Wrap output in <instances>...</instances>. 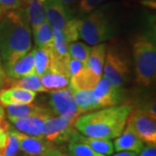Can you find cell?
<instances>
[{"label":"cell","mask_w":156,"mask_h":156,"mask_svg":"<svg viewBox=\"0 0 156 156\" xmlns=\"http://www.w3.org/2000/svg\"><path fill=\"white\" fill-rule=\"evenodd\" d=\"M31 50V32L24 8L6 11L0 19V55L3 65Z\"/></svg>","instance_id":"cell-1"},{"label":"cell","mask_w":156,"mask_h":156,"mask_svg":"<svg viewBox=\"0 0 156 156\" xmlns=\"http://www.w3.org/2000/svg\"><path fill=\"white\" fill-rule=\"evenodd\" d=\"M131 103L107 107L80 115L75 128L82 134L93 138L112 140L122 133L133 109Z\"/></svg>","instance_id":"cell-2"},{"label":"cell","mask_w":156,"mask_h":156,"mask_svg":"<svg viewBox=\"0 0 156 156\" xmlns=\"http://www.w3.org/2000/svg\"><path fill=\"white\" fill-rule=\"evenodd\" d=\"M150 25L135 36L133 42V57L136 83L143 87L154 83L156 77L155 24Z\"/></svg>","instance_id":"cell-3"},{"label":"cell","mask_w":156,"mask_h":156,"mask_svg":"<svg viewBox=\"0 0 156 156\" xmlns=\"http://www.w3.org/2000/svg\"><path fill=\"white\" fill-rule=\"evenodd\" d=\"M116 33L115 23L104 8L94 10L89 16L81 19L80 38L90 45L104 43Z\"/></svg>","instance_id":"cell-4"},{"label":"cell","mask_w":156,"mask_h":156,"mask_svg":"<svg viewBox=\"0 0 156 156\" xmlns=\"http://www.w3.org/2000/svg\"><path fill=\"white\" fill-rule=\"evenodd\" d=\"M102 72L103 76L113 85L122 87L128 80L130 73L127 58L117 49L109 47L106 51Z\"/></svg>","instance_id":"cell-5"},{"label":"cell","mask_w":156,"mask_h":156,"mask_svg":"<svg viewBox=\"0 0 156 156\" xmlns=\"http://www.w3.org/2000/svg\"><path fill=\"white\" fill-rule=\"evenodd\" d=\"M155 120L141 109L133 107V109L128 117L126 127L147 145H155Z\"/></svg>","instance_id":"cell-6"},{"label":"cell","mask_w":156,"mask_h":156,"mask_svg":"<svg viewBox=\"0 0 156 156\" xmlns=\"http://www.w3.org/2000/svg\"><path fill=\"white\" fill-rule=\"evenodd\" d=\"M75 122V120L68 119L66 117L54 116L52 115L46 122L44 137L53 145H61L69 142L76 131Z\"/></svg>","instance_id":"cell-7"},{"label":"cell","mask_w":156,"mask_h":156,"mask_svg":"<svg viewBox=\"0 0 156 156\" xmlns=\"http://www.w3.org/2000/svg\"><path fill=\"white\" fill-rule=\"evenodd\" d=\"M50 106L51 112L56 114V115L75 121L81 115L74 99L73 90L69 86L50 91Z\"/></svg>","instance_id":"cell-8"},{"label":"cell","mask_w":156,"mask_h":156,"mask_svg":"<svg viewBox=\"0 0 156 156\" xmlns=\"http://www.w3.org/2000/svg\"><path fill=\"white\" fill-rule=\"evenodd\" d=\"M93 95L102 108L115 106L122 103L124 96L122 87L115 86L101 76L98 83L92 90Z\"/></svg>","instance_id":"cell-9"},{"label":"cell","mask_w":156,"mask_h":156,"mask_svg":"<svg viewBox=\"0 0 156 156\" xmlns=\"http://www.w3.org/2000/svg\"><path fill=\"white\" fill-rule=\"evenodd\" d=\"M51 115L52 114H44L21 118H10L9 121L13 128L23 134L44 137L45 125Z\"/></svg>","instance_id":"cell-10"},{"label":"cell","mask_w":156,"mask_h":156,"mask_svg":"<svg viewBox=\"0 0 156 156\" xmlns=\"http://www.w3.org/2000/svg\"><path fill=\"white\" fill-rule=\"evenodd\" d=\"M44 6L46 19L52 28L62 29L73 18V11L69 4L62 0H45Z\"/></svg>","instance_id":"cell-11"},{"label":"cell","mask_w":156,"mask_h":156,"mask_svg":"<svg viewBox=\"0 0 156 156\" xmlns=\"http://www.w3.org/2000/svg\"><path fill=\"white\" fill-rule=\"evenodd\" d=\"M3 66L6 76L9 79H17L35 74L33 52L30 50L24 56L5 63Z\"/></svg>","instance_id":"cell-12"},{"label":"cell","mask_w":156,"mask_h":156,"mask_svg":"<svg viewBox=\"0 0 156 156\" xmlns=\"http://www.w3.org/2000/svg\"><path fill=\"white\" fill-rule=\"evenodd\" d=\"M19 148L23 153L28 154L29 156H39L44 153L47 149L53 147L51 142L45 139L44 137L30 136L28 134H23L16 130Z\"/></svg>","instance_id":"cell-13"},{"label":"cell","mask_w":156,"mask_h":156,"mask_svg":"<svg viewBox=\"0 0 156 156\" xmlns=\"http://www.w3.org/2000/svg\"><path fill=\"white\" fill-rule=\"evenodd\" d=\"M37 96V93L21 89L18 87H10L0 89V104L2 106L18 105L31 103Z\"/></svg>","instance_id":"cell-14"},{"label":"cell","mask_w":156,"mask_h":156,"mask_svg":"<svg viewBox=\"0 0 156 156\" xmlns=\"http://www.w3.org/2000/svg\"><path fill=\"white\" fill-rule=\"evenodd\" d=\"M101 76L96 75L86 65L77 73L70 76L69 87L73 90H93L101 79Z\"/></svg>","instance_id":"cell-15"},{"label":"cell","mask_w":156,"mask_h":156,"mask_svg":"<svg viewBox=\"0 0 156 156\" xmlns=\"http://www.w3.org/2000/svg\"><path fill=\"white\" fill-rule=\"evenodd\" d=\"M114 149L116 152L120 151H131L139 154L144 147V142L135 135L127 127H125L122 133L117 136L114 142Z\"/></svg>","instance_id":"cell-16"},{"label":"cell","mask_w":156,"mask_h":156,"mask_svg":"<svg viewBox=\"0 0 156 156\" xmlns=\"http://www.w3.org/2000/svg\"><path fill=\"white\" fill-rule=\"evenodd\" d=\"M45 0H27L23 1L25 5V12L29 23L32 29L47 21L45 14Z\"/></svg>","instance_id":"cell-17"},{"label":"cell","mask_w":156,"mask_h":156,"mask_svg":"<svg viewBox=\"0 0 156 156\" xmlns=\"http://www.w3.org/2000/svg\"><path fill=\"white\" fill-rule=\"evenodd\" d=\"M5 108V113L8 116V119L38 115L44 114H52V112L50 109L36 104H32V102L25 103V104H18V105H10V106H6Z\"/></svg>","instance_id":"cell-18"},{"label":"cell","mask_w":156,"mask_h":156,"mask_svg":"<svg viewBox=\"0 0 156 156\" xmlns=\"http://www.w3.org/2000/svg\"><path fill=\"white\" fill-rule=\"evenodd\" d=\"M72 137L76 138L78 140L83 142L85 144L90 147L92 149L101 154L103 155H111L114 154L115 149H114V145L113 142H111L110 140L106 139H99V138H93V137H89L82 134L77 130L74 133Z\"/></svg>","instance_id":"cell-19"},{"label":"cell","mask_w":156,"mask_h":156,"mask_svg":"<svg viewBox=\"0 0 156 156\" xmlns=\"http://www.w3.org/2000/svg\"><path fill=\"white\" fill-rule=\"evenodd\" d=\"M73 95L81 115L103 108L94 97L92 90H73Z\"/></svg>","instance_id":"cell-20"},{"label":"cell","mask_w":156,"mask_h":156,"mask_svg":"<svg viewBox=\"0 0 156 156\" xmlns=\"http://www.w3.org/2000/svg\"><path fill=\"white\" fill-rule=\"evenodd\" d=\"M107 45L104 43H101L98 44L94 45L89 53V58L86 63V66L91 69L96 75H102V69L106 56Z\"/></svg>","instance_id":"cell-21"},{"label":"cell","mask_w":156,"mask_h":156,"mask_svg":"<svg viewBox=\"0 0 156 156\" xmlns=\"http://www.w3.org/2000/svg\"><path fill=\"white\" fill-rule=\"evenodd\" d=\"M32 30L36 47L43 48L50 51L53 46L54 37L53 28L48 21L37 26L36 28L32 29Z\"/></svg>","instance_id":"cell-22"},{"label":"cell","mask_w":156,"mask_h":156,"mask_svg":"<svg viewBox=\"0 0 156 156\" xmlns=\"http://www.w3.org/2000/svg\"><path fill=\"white\" fill-rule=\"evenodd\" d=\"M7 83L10 84L11 87H18L23 89L30 90L33 92H47V89L43 86L41 78L36 73L32 75H29L17 79H9Z\"/></svg>","instance_id":"cell-23"},{"label":"cell","mask_w":156,"mask_h":156,"mask_svg":"<svg viewBox=\"0 0 156 156\" xmlns=\"http://www.w3.org/2000/svg\"><path fill=\"white\" fill-rule=\"evenodd\" d=\"M40 78L43 86L47 89V91L61 89L69 86L70 78L58 73L52 72L50 70L44 73L43 76H40Z\"/></svg>","instance_id":"cell-24"},{"label":"cell","mask_w":156,"mask_h":156,"mask_svg":"<svg viewBox=\"0 0 156 156\" xmlns=\"http://www.w3.org/2000/svg\"><path fill=\"white\" fill-rule=\"evenodd\" d=\"M35 73L41 76L50 69V51L43 48L36 47L32 50Z\"/></svg>","instance_id":"cell-25"},{"label":"cell","mask_w":156,"mask_h":156,"mask_svg":"<svg viewBox=\"0 0 156 156\" xmlns=\"http://www.w3.org/2000/svg\"><path fill=\"white\" fill-rule=\"evenodd\" d=\"M68 150L69 156H106L94 151L90 147L74 137L69 141Z\"/></svg>","instance_id":"cell-26"},{"label":"cell","mask_w":156,"mask_h":156,"mask_svg":"<svg viewBox=\"0 0 156 156\" xmlns=\"http://www.w3.org/2000/svg\"><path fill=\"white\" fill-rule=\"evenodd\" d=\"M91 48L82 42H72L68 44V52L71 58L79 60L86 65Z\"/></svg>","instance_id":"cell-27"},{"label":"cell","mask_w":156,"mask_h":156,"mask_svg":"<svg viewBox=\"0 0 156 156\" xmlns=\"http://www.w3.org/2000/svg\"><path fill=\"white\" fill-rule=\"evenodd\" d=\"M80 28H81V19L71 18L69 20L62 28L63 37L67 44L76 42L80 38Z\"/></svg>","instance_id":"cell-28"},{"label":"cell","mask_w":156,"mask_h":156,"mask_svg":"<svg viewBox=\"0 0 156 156\" xmlns=\"http://www.w3.org/2000/svg\"><path fill=\"white\" fill-rule=\"evenodd\" d=\"M105 1L107 0H81L79 3V11L82 13H89Z\"/></svg>","instance_id":"cell-29"},{"label":"cell","mask_w":156,"mask_h":156,"mask_svg":"<svg viewBox=\"0 0 156 156\" xmlns=\"http://www.w3.org/2000/svg\"><path fill=\"white\" fill-rule=\"evenodd\" d=\"M0 7L4 13L23 7L22 0H0Z\"/></svg>","instance_id":"cell-30"},{"label":"cell","mask_w":156,"mask_h":156,"mask_svg":"<svg viewBox=\"0 0 156 156\" xmlns=\"http://www.w3.org/2000/svg\"><path fill=\"white\" fill-rule=\"evenodd\" d=\"M85 66V64L83 63L82 62H80L79 60L74 59L70 57V61H69V73H70V76L75 75L76 73H77L80 69H82Z\"/></svg>","instance_id":"cell-31"},{"label":"cell","mask_w":156,"mask_h":156,"mask_svg":"<svg viewBox=\"0 0 156 156\" xmlns=\"http://www.w3.org/2000/svg\"><path fill=\"white\" fill-rule=\"evenodd\" d=\"M139 156H156L155 145H147L140 151Z\"/></svg>","instance_id":"cell-32"},{"label":"cell","mask_w":156,"mask_h":156,"mask_svg":"<svg viewBox=\"0 0 156 156\" xmlns=\"http://www.w3.org/2000/svg\"><path fill=\"white\" fill-rule=\"evenodd\" d=\"M39 156H67L65 155L60 149L56 148L55 146L50 147L49 149L45 151L44 153H43L41 155Z\"/></svg>","instance_id":"cell-33"},{"label":"cell","mask_w":156,"mask_h":156,"mask_svg":"<svg viewBox=\"0 0 156 156\" xmlns=\"http://www.w3.org/2000/svg\"><path fill=\"white\" fill-rule=\"evenodd\" d=\"M7 81H8V77L6 76L5 72L3 62H2V58L0 55V85L4 86L5 84H7Z\"/></svg>","instance_id":"cell-34"},{"label":"cell","mask_w":156,"mask_h":156,"mask_svg":"<svg viewBox=\"0 0 156 156\" xmlns=\"http://www.w3.org/2000/svg\"><path fill=\"white\" fill-rule=\"evenodd\" d=\"M113 156H136V154L131 151H120Z\"/></svg>","instance_id":"cell-35"},{"label":"cell","mask_w":156,"mask_h":156,"mask_svg":"<svg viewBox=\"0 0 156 156\" xmlns=\"http://www.w3.org/2000/svg\"><path fill=\"white\" fill-rule=\"evenodd\" d=\"M5 118V109L4 106H2L0 104V122L2 121H4Z\"/></svg>","instance_id":"cell-36"},{"label":"cell","mask_w":156,"mask_h":156,"mask_svg":"<svg viewBox=\"0 0 156 156\" xmlns=\"http://www.w3.org/2000/svg\"><path fill=\"white\" fill-rule=\"evenodd\" d=\"M146 5H149L153 7V5L155 6V0H142Z\"/></svg>","instance_id":"cell-37"},{"label":"cell","mask_w":156,"mask_h":156,"mask_svg":"<svg viewBox=\"0 0 156 156\" xmlns=\"http://www.w3.org/2000/svg\"><path fill=\"white\" fill-rule=\"evenodd\" d=\"M63 2H65V3H67V4H69V3H72L74 1H76V0H62Z\"/></svg>","instance_id":"cell-38"},{"label":"cell","mask_w":156,"mask_h":156,"mask_svg":"<svg viewBox=\"0 0 156 156\" xmlns=\"http://www.w3.org/2000/svg\"><path fill=\"white\" fill-rule=\"evenodd\" d=\"M15 156H29L28 154H24V153H23V154H16Z\"/></svg>","instance_id":"cell-39"},{"label":"cell","mask_w":156,"mask_h":156,"mask_svg":"<svg viewBox=\"0 0 156 156\" xmlns=\"http://www.w3.org/2000/svg\"><path fill=\"white\" fill-rule=\"evenodd\" d=\"M3 15H4V11H3V10L0 7V19H1V17H3Z\"/></svg>","instance_id":"cell-40"},{"label":"cell","mask_w":156,"mask_h":156,"mask_svg":"<svg viewBox=\"0 0 156 156\" xmlns=\"http://www.w3.org/2000/svg\"><path fill=\"white\" fill-rule=\"evenodd\" d=\"M1 87H2V86H1V85H0V89H1Z\"/></svg>","instance_id":"cell-41"},{"label":"cell","mask_w":156,"mask_h":156,"mask_svg":"<svg viewBox=\"0 0 156 156\" xmlns=\"http://www.w3.org/2000/svg\"><path fill=\"white\" fill-rule=\"evenodd\" d=\"M23 1H27V0H23Z\"/></svg>","instance_id":"cell-42"}]
</instances>
